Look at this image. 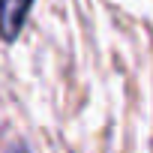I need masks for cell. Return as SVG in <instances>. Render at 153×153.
<instances>
[{
    "label": "cell",
    "instance_id": "6da1fadb",
    "mask_svg": "<svg viewBox=\"0 0 153 153\" xmlns=\"http://www.w3.org/2000/svg\"><path fill=\"white\" fill-rule=\"evenodd\" d=\"M30 6L33 0H0V36H3V42H12L21 33Z\"/></svg>",
    "mask_w": 153,
    "mask_h": 153
},
{
    "label": "cell",
    "instance_id": "7a4b0ae2",
    "mask_svg": "<svg viewBox=\"0 0 153 153\" xmlns=\"http://www.w3.org/2000/svg\"><path fill=\"white\" fill-rule=\"evenodd\" d=\"M9 153H27V147H24V144H15V147H12Z\"/></svg>",
    "mask_w": 153,
    "mask_h": 153
}]
</instances>
